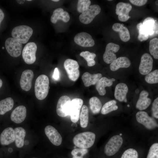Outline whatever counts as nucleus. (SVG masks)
Masks as SVG:
<instances>
[{
    "mask_svg": "<svg viewBox=\"0 0 158 158\" xmlns=\"http://www.w3.org/2000/svg\"><path fill=\"white\" fill-rule=\"evenodd\" d=\"M14 105V101L11 97H8L0 101V115H4L11 110Z\"/></svg>",
    "mask_w": 158,
    "mask_h": 158,
    "instance_id": "nucleus-29",
    "label": "nucleus"
},
{
    "mask_svg": "<svg viewBox=\"0 0 158 158\" xmlns=\"http://www.w3.org/2000/svg\"><path fill=\"white\" fill-rule=\"evenodd\" d=\"M25 143V145H28L29 143V142H28V140H26L25 141V142H24V143Z\"/></svg>",
    "mask_w": 158,
    "mask_h": 158,
    "instance_id": "nucleus-48",
    "label": "nucleus"
},
{
    "mask_svg": "<svg viewBox=\"0 0 158 158\" xmlns=\"http://www.w3.org/2000/svg\"><path fill=\"white\" fill-rule=\"evenodd\" d=\"M158 0L157 1L155 2V4L157 5H158Z\"/></svg>",
    "mask_w": 158,
    "mask_h": 158,
    "instance_id": "nucleus-51",
    "label": "nucleus"
},
{
    "mask_svg": "<svg viewBox=\"0 0 158 158\" xmlns=\"http://www.w3.org/2000/svg\"><path fill=\"white\" fill-rule=\"evenodd\" d=\"M143 28L148 33L149 36H152L158 34V24L152 18H146L142 23Z\"/></svg>",
    "mask_w": 158,
    "mask_h": 158,
    "instance_id": "nucleus-19",
    "label": "nucleus"
},
{
    "mask_svg": "<svg viewBox=\"0 0 158 158\" xmlns=\"http://www.w3.org/2000/svg\"></svg>",
    "mask_w": 158,
    "mask_h": 158,
    "instance_id": "nucleus-57",
    "label": "nucleus"
},
{
    "mask_svg": "<svg viewBox=\"0 0 158 158\" xmlns=\"http://www.w3.org/2000/svg\"><path fill=\"white\" fill-rule=\"evenodd\" d=\"M26 116V109L23 105L17 107L12 112L11 119L14 122L19 123L23 122Z\"/></svg>",
    "mask_w": 158,
    "mask_h": 158,
    "instance_id": "nucleus-18",
    "label": "nucleus"
},
{
    "mask_svg": "<svg viewBox=\"0 0 158 158\" xmlns=\"http://www.w3.org/2000/svg\"><path fill=\"white\" fill-rule=\"evenodd\" d=\"M5 46L7 52L12 57H18L22 52V44L13 38L10 37L6 39Z\"/></svg>",
    "mask_w": 158,
    "mask_h": 158,
    "instance_id": "nucleus-6",
    "label": "nucleus"
},
{
    "mask_svg": "<svg viewBox=\"0 0 158 158\" xmlns=\"http://www.w3.org/2000/svg\"><path fill=\"white\" fill-rule=\"evenodd\" d=\"M53 78L56 80H58L59 78V73L58 69L57 68H55L53 75Z\"/></svg>",
    "mask_w": 158,
    "mask_h": 158,
    "instance_id": "nucleus-43",
    "label": "nucleus"
},
{
    "mask_svg": "<svg viewBox=\"0 0 158 158\" xmlns=\"http://www.w3.org/2000/svg\"><path fill=\"white\" fill-rule=\"evenodd\" d=\"M131 65L129 59L126 57H120L111 63L110 68L112 71H115L120 68H127Z\"/></svg>",
    "mask_w": 158,
    "mask_h": 158,
    "instance_id": "nucleus-24",
    "label": "nucleus"
},
{
    "mask_svg": "<svg viewBox=\"0 0 158 158\" xmlns=\"http://www.w3.org/2000/svg\"><path fill=\"white\" fill-rule=\"evenodd\" d=\"M137 121L143 125L146 128L152 130L158 127V124L156 120L149 116L145 111H140L136 114Z\"/></svg>",
    "mask_w": 158,
    "mask_h": 158,
    "instance_id": "nucleus-9",
    "label": "nucleus"
},
{
    "mask_svg": "<svg viewBox=\"0 0 158 158\" xmlns=\"http://www.w3.org/2000/svg\"><path fill=\"white\" fill-rule=\"evenodd\" d=\"M2 81L1 80L0 78V89L2 87Z\"/></svg>",
    "mask_w": 158,
    "mask_h": 158,
    "instance_id": "nucleus-47",
    "label": "nucleus"
},
{
    "mask_svg": "<svg viewBox=\"0 0 158 158\" xmlns=\"http://www.w3.org/2000/svg\"><path fill=\"white\" fill-rule=\"evenodd\" d=\"M4 17V15L2 10L0 8V26L2 21L3 20Z\"/></svg>",
    "mask_w": 158,
    "mask_h": 158,
    "instance_id": "nucleus-44",
    "label": "nucleus"
},
{
    "mask_svg": "<svg viewBox=\"0 0 158 158\" xmlns=\"http://www.w3.org/2000/svg\"><path fill=\"white\" fill-rule=\"evenodd\" d=\"M138 154L137 151L133 148L126 150L122 154L121 158H138Z\"/></svg>",
    "mask_w": 158,
    "mask_h": 158,
    "instance_id": "nucleus-38",
    "label": "nucleus"
},
{
    "mask_svg": "<svg viewBox=\"0 0 158 158\" xmlns=\"http://www.w3.org/2000/svg\"><path fill=\"white\" fill-rule=\"evenodd\" d=\"M52 1L54 2H58L59 1V0H52Z\"/></svg>",
    "mask_w": 158,
    "mask_h": 158,
    "instance_id": "nucleus-49",
    "label": "nucleus"
},
{
    "mask_svg": "<svg viewBox=\"0 0 158 158\" xmlns=\"http://www.w3.org/2000/svg\"><path fill=\"white\" fill-rule=\"evenodd\" d=\"M33 31L30 27L26 25H21L14 27L11 35L13 38L22 44L26 43L33 33Z\"/></svg>",
    "mask_w": 158,
    "mask_h": 158,
    "instance_id": "nucleus-3",
    "label": "nucleus"
},
{
    "mask_svg": "<svg viewBox=\"0 0 158 158\" xmlns=\"http://www.w3.org/2000/svg\"><path fill=\"white\" fill-rule=\"evenodd\" d=\"M111 80L113 82V81H115V79L114 78H112L111 79Z\"/></svg>",
    "mask_w": 158,
    "mask_h": 158,
    "instance_id": "nucleus-50",
    "label": "nucleus"
},
{
    "mask_svg": "<svg viewBox=\"0 0 158 158\" xmlns=\"http://www.w3.org/2000/svg\"><path fill=\"white\" fill-rule=\"evenodd\" d=\"M116 101L114 100H111L106 103L102 108L101 113L105 115L117 110L118 107L116 104Z\"/></svg>",
    "mask_w": 158,
    "mask_h": 158,
    "instance_id": "nucleus-32",
    "label": "nucleus"
},
{
    "mask_svg": "<svg viewBox=\"0 0 158 158\" xmlns=\"http://www.w3.org/2000/svg\"><path fill=\"white\" fill-rule=\"evenodd\" d=\"M136 27L138 30L139 34L138 37V40L141 42L147 40L149 37V35L143 28L142 23L138 24Z\"/></svg>",
    "mask_w": 158,
    "mask_h": 158,
    "instance_id": "nucleus-36",
    "label": "nucleus"
},
{
    "mask_svg": "<svg viewBox=\"0 0 158 158\" xmlns=\"http://www.w3.org/2000/svg\"><path fill=\"white\" fill-rule=\"evenodd\" d=\"M27 1H31L32 0H27Z\"/></svg>",
    "mask_w": 158,
    "mask_h": 158,
    "instance_id": "nucleus-53",
    "label": "nucleus"
},
{
    "mask_svg": "<svg viewBox=\"0 0 158 158\" xmlns=\"http://www.w3.org/2000/svg\"><path fill=\"white\" fill-rule=\"evenodd\" d=\"M15 140L14 129L11 127L4 129L0 135V143L3 145H8Z\"/></svg>",
    "mask_w": 158,
    "mask_h": 158,
    "instance_id": "nucleus-20",
    "label": "nucleus"
},
{
    "mask_svg": "<svg viewBox=\"0 0 158 158\" xmlns=\"http://www.w3.org/2000/svg\"><path fill=\"white\" fill-rule=\"evenodd\" d=\"M72 158H83V157L73 156Z\"/></svg>",
    "mask_w": 158,
    "mask_h": 158,
    "instance_id": "nucleus-46",
    "label": "nucleus"
},
{
    "mask_svg": "<svg viewBox=\"0 0 158 158\" xmlns=\"http://www.w3.org/2000/svg\"><path fill=\"white\" fill-rule=\"evenodd\" d=\"M153 60L148 53H145L142 56L139 67L140 73L143 75H146L152 71L153 67Z\"/></svg>",
    "mask_w": 158,
    "mask_h": 158,
    "instance_id": "nucleus-14",
    "label": "nucleus"
},
{
    "mask_svg": "<svg viewBox=\"0 0 158 158\" xmlns=\"http://www.w3.org/2000/svg\"><path fill=\"white\" fill-rule=\"evenodd\" d=\"M127 106L129 107L130 106L129 105H128Z\"/></svg>",
    "mask_w": 158,
    "mask_h": 158,
    "instance_id": "nucleus-52",
    "label": "nucleus"
},
{
    "mask_svg": "<svg viewBox=\"0 0 158 158\" xmlns=\"http://www.w3.org/2000/svg\"><path fill=\"white\" fill-rule=\"evenodd\" d=\"M113 83L111 79L104 77H102L96 84V89L99 94L101 95H104L106 93L105 87L111 86Z\"/></svg>",
    "mask_w": 158,
    "mask_h": 158,
    "instance_id": "nucleus-27",
    "label": "nucleus"
},
{
    "mask_svg": "<svg viewBox=\"0 0 158 158\" xmlns=\"http://www.w3.org/2000/svg\"><path fill=\"white\" fill-rule=\"evenodd\" d=\"M44 131L49 140L54 145L59 146L61 144L62 137L54 127L50 125L47 126L45 127Z\"/></svg>",
    "mask_w": 158,
    "mask_h": 158,
    "instance_id": "nucleus-17",
    "label": "nucleus"
},
{
    "mask_svg": "<svg viewBox=\"0 0 158 158\" xmlns=\"http://www.w3.org/2000/svg\"><path fill=\"white\" fill-rule=\"evenodd\" d=\"M153 116L156 118H158V98H157L153 101L152 107Z\"/></svg>",
    "mask_w": 158,
    "mask_h": 158,
    "instance_id": "nucleus-41",
    "label": "nucleus"
},
{
    "mask_svg": "<svg viewBox=\"0 0 158 158\" xmlns=\"http://www.w3.org/2000/svg\"><path fill=\"white\" fill-rule=\"evenodd\" d=\"M83 103V100L80 98H75L71 100L68 108V114L72 122L75 123L78 121Z\"/></svg>",
    "mask_w": 158,
    "mask_h": 158,
    "instance_id": "nucleus-10",
    "label": "nucleus"
},
{
    "mask_svg": "<svg viewBox=\"0 0 158 158\" xmlns=\"http://www.w3.org/2000/svg\"><path fill=\"white\" fill-rule=\"evenodd\" d=\"M148 92L145 90H142L140 94L136 104V107L140 111L145 109L150 104L151 99L148 97Z\"/></svg>",
    "mask_w": 158,
    "mask_h": 158,
    "instance_id": "nucleus-22",
    "label": "nucleus"
},
{
    "mask_svg": "<svg viewBox=\"0 0 158 158\" xmlns=\"http://www.w3.org/2000/svg\"><path fill=\"white\" fill-rule=\"evenodd\" d=\"M132 7L129 3L120 2L116 6V13L118 15V20L121 21L126 22L130 18L129 13Z\"/></svg>",
    "mask_w": 158,
    "mask_h": 158,
    "instance_id": "nucleus-12",
    "label": "nucleus"
},
{
    "mask_svg": "<svg viewBox=\"0 0 158 158\" xmlns=\"http://www.w3.org/2000/svg\"><path fill=\"white\" fill-rule=\"evenodd\" d=\"M49 80L45 75H39L36 79L35 85V92L36 98L40 100L44 99L49 92Z\"/></svg>",
    "mask_w": 158,
    "mask_h": 158,
    "instance_id": "nucleus-1",
    "label": "nucleus"
},
{
    "mask_svg": "<svg viewBox=\"0 0 158 158\" xmlns=\"http://www.w3.org/2000/svg\"><path fill=\"white\" fill-rule=\"evenodd\" d=\"M108 1H112V0H108Z\"/></svg>",
    "mask_w": 158,
    "mask_h": 158,
    "instance_id": "nucleus-54",
    "label": "nucleus"
},
{
    "mask_svg": "<svg viewBox=\"0 0 158 158\" xmlns=\"http://www.w3.org/2000/svg\"><path fill=\"white\" fill-rule=\"evenodd\" d=\"M123 143V139L120 135L113 136L105 145L104 152L107 156H110L116 154L119 150Z\"/></svg>",
    "mask_w": 158,
    "mask_h": 158,
    "instance_id": "nucleus-4",
    "label": "nucleus"
},
{
    "mask_svg": "<svg viewBox=\"0 0 158 158\" xmlns=\"http://www.w3.org/2000/svg\"><path fill=\"white\" fill-rule=\"evenodd\" d=\"M74 41L77 44L83 47H91L95 44L92 36L85 32L77 34L74 37Z\"/></svg>",
    "mask_w": 158,
    "mask_h": 158,
    "instance_id": "nucleus-15",
    "label": "nucleus"
},
{
    "mask_svg": "<svg viewBox=\"0 0 158 158\" xmlns=\"http://www.w3.org/2000/svg\"><path fill=\"white\" fill-rule=\"evenodd\" d=\"M34 76V73L31 70H26L23 72L20 80V85L23 90L28 91L30 90Z\"/></svg>",
    "mask_w": 158,
    "mask_h": 158,
    "instance_id": "nucleus-16",
    "label": "nucleus"
},
{
    "mask_svg": "<svg viewBox=\"0 0 158 158\" xmlns=\"http://www.w3.org/2000/svg\"><path fill=\"white\" fill-rule=\"evenodd\" d=\"M95 134L91 132H85L76 135L73 139L74 144L80 148H87L94 144L95 139Z\"/></svg>",
    "mask_w": 158,
    "mask_h": 158,
    "instance_id": "nucleus-2",
    "label": "nucleus"
},
{
    "mask_svg": "<svg viewBox=\"0 0 158 158\" xmlns=\"http://www.w3.org/2000/svg\"><path fill=\"white\" fill-rule=\"evenodd\" d=\"M128 87L124 83H120L116 86L114 96L115 98L118 101L122 102L126 98V95L128 91Z\"/></svg>",
    "mask_w": 158,
    "mask_h": 158,
    "instance_id": "nucleus-26",
    "label": "nucleus"
},
{
    "mask_svg": "<svg viewBox=\"0 0 158 158\" xmlns=\"http://www.w3.org/2000/svg\"><path fill=\"white\" fill-rule=\"evenodd\" d=\"M71 100L66 95H63L59 99L56 108L57 115L61 117H65L68 115V108Z\"/></svg>",
    "mask_w": 158,
    "mask_h": 158,
    "instance_id": "nucleus-13",
    "label": "nucleus"
},
{
    "mask_svg": "<svg viewBox=\"0 0 158 158\" xmlns=\"http://www.w3.org/2000/svg\"><path fill=\"white\" fill-rule=\"evenodd\" d=\"M80 55L86 60L88 66H92L95 64V61L94 59L96 56V54L95 53L85 51L81 52Z\"/></svg>",
    "mask_w": 158,
    "mask_h": 158,
    "instance_id": "nucleus-33",
    "label": "nucleus"
},
{
    "mask_svg": "<svg viewBox=\"0 0 158 158\" xmlns=\"http://www.w3.org/2000/svg\"><path fill=\"white\" fill-rule=\"evenodd\" d=\"M37 46L34 42L27 43L22 51V56L25 62L28 64L34 63L36 61Z\"/></svg>",
    "mask_w": 158,
    "mask_h": 158,
    "instance_id": "nucleus-7",
    "label": "nucleus"
},
{
    "mask_svg": "<svg viewBox=\"0 0 158 158\" xmlns=\"http://www.w3.org/2000/svg\"><path fill=\"white\" fill-rule=\"evenodd\" d=\"M87 152V149L78 148L73 150L71 152V154L73 156L83 157Z\"/></svg>",
    "mask_w": 158,
    "mask_h": 158,
    "instance_id": "nucleus-40",
    "label": "nucleus"
},
{
    "mask_svg": "<svg viewBox=\"0 0 158 158\" xmlns=\"http://www.w3.org/2000/svg\"><path fill=\"white\" fill-rule=\"evenodd\" d=\"M122 135V134H120V135Z\"/></svg>",
    "mask_w": 158,
    "mask_h": 158,
    "instance_id": "nucleus-55",
    "label": "nucleus"
},
{
    "mask_svg": "<svg viewBox=\"0 0 158 158\" xmlns=\"http://www.w3.org/2000/svg\"><path fill=\"white\" fill-rule=\"evenodd\" d=\"M79 118L81 127L83 128L87 127L89 120V110L87 106L84 105L82 107Z\"/></svg>",
    "mask_w": 158,
    "mask_h": 158,
    "instance_id": "nucleus-31",
    "label": "nucleus"
},
{
    "mask_svg": "<svg viewBox=\"0 0 158 158\" xmlns=\"http://www.w3.org/2000/svg\"><path fill=\"white\" fill-rule=\"evenodd\" d=\"M149 51L151 54L156 59H158V39L157 38L151 40L149 43Z\"/></svg>",
    "mask_w": 158,
    "mask_h": 158,
    "instance_id": "nucleus-34",
    "label": "nucleus"
},
{
    "mask_svg": "<svg viewBox=\"0 0 158 158\" xmlns=\"http://www.w3.org/2000/svg\"><path fill=\"white\" fill-rule=\"evenodd\" d=\"M133 4L138 6H141L145 4L147 1V0H130Z\"/></svg>",
    "mask_w": 158,
    "mask_h": 158,
    "instance_id": "nucleus-42",
    "label": "nucleus"
},
{
    "mask_svg": "<svg viewBox=\"0 0 158 158\" xmlns=\"http://www.w3.org/2000/svg\"><path fill=\"white\" fill-rule=\"evenodd\" d=\"M14 130L15 145L18 148L22 147L24 144L25 131L23 128L21 127H16Z\"/></svg>",
    "mask_w": 158,
    "mask_h": 158,
    "instance_id": "nucleus-28",
    "label": "nucleus"
},
{
    "mask_svg": "<svg viewBox=\"0 0 158 158\" xmlns=\"http://www.w3.org/2000/svg\"><path fill=\"white\" fill-rule=\"evenodd\" d=\"M89 103L90 110L93 114L99 112L102 108V104L98 98L96 97H91L89 100Z\"/></svg>",
    "mask_w": 158,
    "mask_h": 158,
    "instance_id": "nucleus-30",
    "label": "nucleus"
},
{
    "mask_svg": "<svg viewBox=\"0 0 158 158\" xmlns=\"http://www.w3.org/2000/svg\"><path fill=\"white\" fill-rule=\"evenodd\" d=\"M64 66L69 78L73 81H76L80 75L79 66L77 62L73 59H67L65 61Z\"/></svg>",
    "mask_w": 158,
    "mask_h": 158,
    "instance_id": "nucleus-8",
    "label": "nucleus"
},
{
    "mask_svg": "<svg viewBox=\"0 0 158 158\" xmlns=\"http://www.w3.org/2000/svg\"><path fill=\"white\" fill-rule=\"evenodd\" d=\"M120 49L119 46L113 43H108L103 55V59L106 63L111 64L117 58L115 53Z\"/></svg>",
    "mask_w": 158,
    "mask_h": 158,
    "instance_id": "nucleus-11",
    "label": "nucleus"
},
{
    "mask_svg": "<svg viewBox=\"0 0 158 158\" xmlns=\"http://www.w3.org/2000/svg\"><path fill=\"white\" fill-rule=\"evenodd\" d=\"M91 2L90 0H79L77 6L78 12L82 13L90 6Z\"/></svg>",
    "mask_w": 158,
    "mask_h": 158,
    "instance_id": "nucleus-37",
    "label": "nucleus"
},
{
    "mask_svg": "<svg viewBox=\"0 0 158 158\" xmlns=\"http://www.w3.org/2000/svg\"><path fill=\"white\" fill-rule=\"evenodd\" d=\"M2 49H4V47H2Z\"/></svg>",
    "mask_w": 158,
    "mask_h": 158,
    "instance_id": "nucleus-56",
    "label": "nucleus"
},
{
    "mask_svg": "<svg viewBox=\"0 0 158 158\" xmlns=\"http://www.w3.org/2000/svg\"><path fill=\"white\" fill-rule=\"evenodd\" d=\"M102 77V75L100 73L91 74L85 72L82 75V79L84 85L87 87L96 84Z\"/></svg>",
    "mask_w": 158,
    "mask_h": 158,
    "instance_id": "nucleus-25",
    "label": "nucleus"
},
{
    "mask_svg": "<svg viewBox=\"0 0 158 158\" xmlns=\"http://www.w3.org/2000/svg\"><path fill=\"white\" fill-rule=\"evenodd\" d=\"M112 29L118 32L121 39L124 42L128 41L130 39V35L128 28L124 26L123 24L118 23L114 24L112 27Z\"/></svg>",
    "mask_w": 158,
    "mask_h": 158,
    "instance_id": "nucleus-23",
    "label": "nucleus"
},
{
    "mask_svg": "<svg viewBox=\"0 0 158 158\" xmlns=\"http://www.w3.org/2000/svg\"><path fill=\"white\" fill-rule=\"evenodd\" d=\"M147 158H158V143L153 144L150 147Z\"/></svg>",
    "mask_w": 158,
    "mask_h": 158,
    "instance_id": "nucleus-39",
    "label": "nucleus"
},
{
    "mask_svg": "<svg viewBox=\"0 0 158 158\" xmlns=\"http://www.w3.org/2000/svg\"><path fill=\"white\" fill-rule=\"evenodd\" d=\"M70 19V15L68 12L64 11L62 8H58L54 11L51 16L50 21L53 24L56 23L59 20L67 23L69 21Z\"/></svg>",
    "mask_w": 158,
    "mask_h": 158,
    "instance_id": "nucleus-21",
    "label": "nucleus"
},
{
    "mask_svg": "<svg viewBox=\"0 0 158 158\" xmlns=\"http://www.w3.org/2000/svg\"><path fill=\"white\" fill-rule=\"evenodd\" d=\"M17 1L18 3L20 4H23L25 1V0H17Z\"/></svg>",
    "mask_w": 158,
    "mask_h": 158,
    "instance_id": "nucleus-45",
    "label": "nucleus"
},
{
    "mask_svg": "<svg viewBox=\"0 0 158 158\" xmlns=\"http://www.w3.org/2000/svg\"><path fill=\"white\" fill-rule=\"evenodd\" d=\"M145 81L149 84H154L158 83V70H155L150 72L145 77Z\"/></svg>",
    "mask_w": 158,
    "mask_h": 158,
    "instance_id": "nucleus-35",
    "label": "nucleus"
},
{
    "mask_svg": "<svg viewBox=\"0 0 158 158\" xmlns=\"http://www.w3.org/2000/svg\"><path fill=\"white\" fill-rule=\"evenodd\" d=\"M101 11V8L98 5L90 6L80 15V21L84 24H88L92 21L95 16L100 13Z\"/></svg>",
    "mask_w": 158,
    "mask_h": 158,
    "instance_id": "nucleus-5",
    "label": "nucleus"
}]
</instances>
